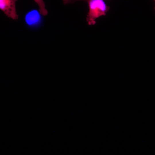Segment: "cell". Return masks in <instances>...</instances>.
<instances>
[{
	"instance_id": "obj_3",
	"label": "cell",
	"mask_w": 155,
	"mask_h": 155,
	"mask_svg": "<svg viewBox=\"0 0 155 155\" xmlns=\"http://www.w3.org/2000/svg\"><path fill=\"white\" fill-rule=\"evenodd\" d=\"M41 15L39 10H31L27 12L25 16V23L29 26H36L42 21Z\"/></svg>"
},
{
	"instance_id": "obj_4",
	"label": "cell",
	"mask_w": 155,
	"mask_h": 155,
	"mask_svg": "<svg viewBox=\"0 0 155 155\" xmlns=\"http://www.w3.org/2000/svg\"><path fill=\"white\" fill-rule=\"evenodd\" d=\"M38 6L39 10L41 14L43 16H46L48 13L46 8L45 4L43 0H34Z\"/></svg>"
},
{
	"instance_id": "obj_6",
	"label": "cell",
	"mask_w": 155,
	"mask_h": 155,
	"mask_svg": "<svg viewBox=\"0 0 155 155\" xmlns=\"http://www.w3.org/2000/svg\"><path fill=\"white\" fill-rule=\"evenodd\" d=\"M153 0L154 1L155 3V0ZM154 10L155 11V6H154Z\"/></svg>"
},
{
	"instance_id": "obj_2",
	"label": "cell",
	"mask_w": 155,
	"mask_h": 155,
	"mask_svg": "<svg viewBox=\"0 0 155 155\" xmlns=\"http://www.w3.org/2000/svg\"><path fill=\"white\" fill-rule=\"evenodd\" d=\"M18 0H0V9L8 18L13 20L18 19L16 9V2Z\"/></svg>"
},
{
	"instance_id": "obj_1",
	"label": "cell",
	"mask_w": 155,
	"mask_h": 155,
	"mask_svg": "<svg viewBox=\"0 0 155 155\" xmlns=\"http://www.w3.org/2000/svg\"><path fill=\"white\" fill-rule=\"evenodd\" d=\"M86 2L89 10L86 20L89 25L95 24L96 20L100 16H105L110 8L104 0H87Z\"/></svg>"
},
{
	"instance_id": "obj_5",
	"label": "cell",
	"mask_w": 155,
	"mask_h": 155,
	"mask_svg": "<svg viewBox=\"0 0 155 155\" xmlns=\"http://www.w3.org/2000/svg\"><path fill=\"white\" fill-rule=\"evenodd\" d=\"M87 0H63V3L65 4H69L78 1H86V2Z\"/></svg>"
}]
</instances>
